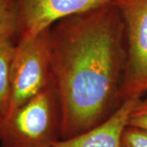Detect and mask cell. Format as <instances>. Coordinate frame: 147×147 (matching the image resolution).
I'll return each mask as SVG.
<instances>
[{"mask_svg":"<svg viewBox=\"0 0 147 147\" xmlns=\"http://www.w3.org/2000/svg\"><path fill=\"white\" fill-rule=\"evenodd\" d=\"M144 98H139L131 110L127 126L147 131V92Z\"/></svg>","mask_w":147,"mask_h":147,"instance_id":"cell-9","label":"cell"},{"mask_svg":"<svg viewBox=\"0 0 147 147\" xmlns=\"http://www.w3.org/2000/svg\"><path fill=\"white\" fill-rule=\"evenodd\" d=\"M15 44L8 39L0 42V115L4 118L9 110L11 97V65Z\"/></svg>","mask_w":147,"mask_h":147,"instance_id":"cell-7","label":"cell"},{"mask_svg":"<svg viewBox=\"0 0 147 147\" xmlns=\"http://www.w3.org/2000/svg\"><path fill=\"white\" fill-rule=\"evenodd\" d=\"M138 100L131 98L124 100L100 124L75 137L60 139L53 147H123V134Z\"/></svg>","mask_w":147,"mask_h":147,"instance_id":"cell-6","label":"cell"},{"mask_svg":"<svg viewBox=\"0 0 147 147\" xmlns=\"http://www.w3.org/2000/svg\"><path fill=\"white\" fill-rule=\"evenodd\" d=\"M18 37H34L69 16L112 3L113 0H16Z\"/></svg>","mask_w":147,"mask_h":147,"instance_id":"cell-5","label":"cell"},{"mask_svg":"<svg viewBox=\"0 0 147 147\" xmlns=\"http://www.w3.org/2000/svg\"><path fill=\"white\" fill-rule=\"evenodd\" d=\"M16 0H0V42L18 37Z\"/></svg>","mask_w":147,"mask_h":147,"instance_id":"cell-8","label":"cell"},{"mask_svg":"<svg viewBox=\"0 0 147 147\" xmlns=\"http://www.w3.org/2000/svg\"><path fill=\"white\" fill-rule=\"evenodd\" d=\"M123 147H147V131L127 126L122 137Z\"/></svg>","mask_w":147,"mask_h":147,"instance_id":"cell-10","label":"cell"},{"mask_svg":"<svg viewBox=\"0 0 147 147\" xmlns=\"http://www.w3.org/2000/svg\"><path fill=\"white\" fill-rule=\"evenodd\" d=\"M51 81L50 28L35 36L18 38L11 65L7 115L38 94Z\"/></svg>","mask_w":147,"mask_h":147,"instance_id":"cell-3","label":"cell"},{"mask_svg":"<svg viewBox=\"0 0 147 147\" xmlns=\"http://www.w3.org/2000/svg\"><path fill=\"white\" fill-rule=\"evenodd\" d=\"M52 79L61 107L60 139L75 137L120 105L127 63L125 26L112 3L50 28Z\"/></svg>","mask_w":147,"mask_h":147,"instance_id":"cell-1","label":"cell"},{"mask_svg":"<svg viewBox=\"0 0 147 147\" xmlns=\"http://www.w3.org/2000/svg\"><path fill=\"white\" fill-rule=\"evenodd\" d=\"M124 23L127 63L120 103L147 92V0H113Z\"/></svg>","mask_w":147,"mask_h":147,"instance_id":"cell-4","label":"cell"},{"mask_svg":"<svg viewBox=\"0 0 147 147\" xmlns=\"http://www.w3.org/2000/svg\"><path fill=\"white\" fill-rule=\"evenodd\" d=\"M61 107L53 79L38 94L3 118L0 147H53L60 140Z\"/></svg>","mask_w":147,"mask_h":147,"instance_id":"cell-2","label":"cell"},{"mask_svg":"<svg viewBox=\"0 0 147 147\" xmlns=\"http://www.w3.org/2000/svg\"><path fill=\"white\" fill-rule=\"evenodd\" d=\"M2 119H3V117H2V116H1V115H0V122L2 121Z\"/></svg>","mask_w":147,"mask_h":147,"instance_id":"cell-11","label":"cell"}]
</instances>
